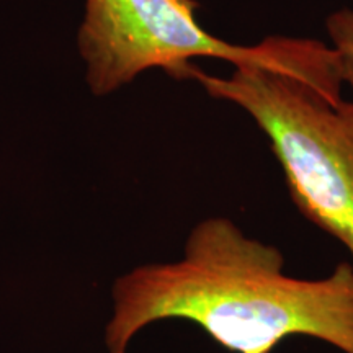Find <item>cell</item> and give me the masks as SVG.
<instances>
[{
    "mask_svg": "<svg viewBox=\"0 0 353 353\" xmlns=\"http://www.w3.org/2000/svg\"><path fill=\"white\" fill-rule=\"evenodd\" d=\"M216 100L236 105L270 143L296 210L350 254L353 263V90L337 57L312 38L273 34L226 77L190 65Z\"/></svg>",
    "mask_w": 353,
    "mask_h": 353,
    "instance_id": "2",
    "label": "cell"
},
{
    "mask_svg": "<svg viewBox=\"0 0 353 353\" xmlns=\"http://www.w3.org/2000/svg\"><path fill=\"white\" fill-rule=\"evenodd\" d=\"M285 262L276 245L231 218L198 221L180 257L139 263L114 278L105 353H130L143 330L164 321L195 324L231 353H272L291 337L353 353V263L299 278L285 272Z\"/></svg>",
    "mask_w": 353,
    "mask_h": 353,
    "instance_id": "1",
    "label": "cell"
},
{
    "mask_svg": "<svg viewBox=\"0 0 353 353\" xmlns=\"http://www.w3.org/2000/svg\"><path fill=\"white\" fill-rule=\"evenodd\" d=\"M198 8L196 0H85L77 46L92 94L107 97L149 69L185 79L198 57L234 65L252 56L254 44L206 32Z\"/></svg>",
    "mask_w": 353,
    "mask_h": 353,
    "instance_id": "3",
    "label": "cell"
},
{
    "mask_svg": "<svg viewBox=\"0 0 353 353\" xmlns=\"http://www.w3.org/2000/svg\"><path fill=\"white\" fill-rule=\"evenodd\" d=\"M329 46L337 57L343 82L353 90V8H339L325 19Z\"/></svg>",
    "mask_w": 353,
    "mask_h": 353,
    "instance_id": "4",
    "label": "cell"
}]
</instances>
